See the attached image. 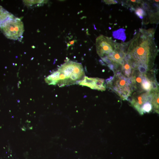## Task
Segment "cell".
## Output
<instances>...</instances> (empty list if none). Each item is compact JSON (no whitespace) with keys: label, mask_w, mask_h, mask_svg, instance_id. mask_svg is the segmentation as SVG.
Masks as SVG:
<instances>
[{"label":"cell","mask_w":159,"mask_h":159,"mask_svg":"<svg viewBox=\"0 0 159 159\" xmlns=\"http://www.w3.org/2000/svg\"><path fill=\"white\" fill-rule=\"evenodd\" d=\"M155 30L140 29L139 32L128 42L126 54L130 58L128 62L134 63L137 67H143L148 70L153 64L158 52L154 40Z\"/></svg>","instance_id":"1"},{"label":"cell","mask_w":159,"mask_h":159,"mask_svg":"<svg viewBox=\"0 0 159 159\" xmlns=\"http://www.w3.org/2000/svg\"><path fill=\"white\" fill-rule=\"evenodd\" d=\"M85 76L81 63L68 61L47 77L45 80L49 85L64 87L77 83Z\"/></svg>","instance_id":"2"},{"label":"cell","mask_w":159,"mask_h":159,"mask_svg":"<svg viewBox=\"0 0 159 159\" xmlns=\"http://www.w3.org/2000/svg\"><path fill=\"white\" fill-rule=\"evenodd\" d=\"M0 29L7 38L13 40L19 39L24 32L22 21L14 16L0 23Z\"/></svg>","instance_id":"3"},{"label":"cell","mask_w":159,"mask_h":159,"mask_svg":"<svg viewBox=\"0 0 159 159\" xmlns=\"http://www.w3.org/2000/svg\"><path fill=\"white\" fill-rule=\"evenodd\" d=\"M114 80L107 83L113 84L110 85L112 89L115 92L123 99H127L130 96L132 88L130 78L125 77L122 73L118 71L115 72Z\"/></svg>","instance_id":"4"},{"label":"cell","mask_w":159,"mask_h":159,"mask_svg":"<svg viewBox=\"0 0 159 159\" xmlns=\"http://www.w3.org/2000/svg\"><path fill=\"white\" fill-rule=\"evenodd\" d=\"M97 52L101 58L107 57L119 47V43L109 38L100 35L96 39Z\"/></svg>","instance_id":"5"},{"label":"cell","mask_w":159,"mask_h":159,"mask_svg":"<svg viewBox=\"0 0 159 159\" xmlns=\"http://www.w3.org/2000/svg\"><path fill=\"white\" fill-rule=\"evenodd\" d=\"M77 83L80 85L87 86L93 89L101 91H105L106 90L104 80L102 78L85 76Z\"/></svg>","instance_id":"6"},{"label":"cell","mask_w":159,"mask_h":159,"mask_svg":"<svg viewBox=\"0 0 159 159\" xmlns=\"http://www.w3.org/2000/svg\"><path fill=\"white\" fill-rule=\"evenodd\" d=\"M149 92H139L134 94L132 100V103L139 111L140 106L148 100Z\"/></svg>","instance_id":"7"},{"label":"cell","mask_w":159,"mask_h":159,"mask_svg":"<svg viewBox=\"0 0 159 159\" xmlns=\"http://www.w3.org/2000/svg\"><path fill=\"white\" fill-rule=\"evenodd\" d=\"M125 29H120L112 32V36L114 38L120 39L124 42L126 38Z\"/></svg>","instance_id":"8"},{"label":"cell","mask_w":159,"mask_h":159,"mask_svg":"<svg viewBox=\"0 0 159 159\" xmlns=\"http://www.w3.org/2000/svg\"><path fill=\"white\" fill-rule=\"evenodd\" d=\"M150 10L148 11L150 23L158 24L159 22V11Z\"/></svg>","instance_id":"9"},{"label":"cell","mask_w":159,"mask_h":159,"mask_svg":"<svg viewBox=\"0 0 159 159\" xmlns=\"http://www.w3.org/2000/svg\"><path fill=\"white\" fill-rule=\"evenodd\" d=\"M14 15L0 6V23Z\"/></svg>","instance_id":"10"},{"label":"cell","mask_w":159,"mask_h":159,"mask_svg":"<svg viewBox=\"0 0 159 159\" xmlns=\"http://www.w3.org/2000/svg\"><path fill=\"white\" fill-rule=\"evenodd\" d=\"M124 63L122 65V70L125 76L130 77L131 74H132V68L129 62L124 59Z\"/></svg>","instance_id":"11"},{"label":"cell","mask_w":159,"mask_h":159,"mask_svg":"<svg viewBox=\"0 0 159 159\" xmlns=\"http://www.w3.org/2000/svg\"><path fill=\"white\" fill-rule=\"evenodd\" d=\"M135 13L138 16L142 19H143L145 16H147L145 11L140 7L135 9Z\"/></svg>","instance_id":"12"},{"label":"cell","mask_w":159,"mask_h":159,"mask_svg":"<svg viewBox=\"0 0 159 159\" xmlns=\"http://www.w3.org/2000/svg\"><path fill=\"white\" fill-rule=\"evenodd\" d=\"M45 0H24L23 1L24 4L28 6H31L36 4H42L47 2Z\"/></svg>","instance_id":"13"},{"label":"cell","mask_w":159,"mask_h":159,"mask_svg":"<svg viewBox=\"0 0 159 159\" xmlns=\"http://www.w3.org/2000/svg\"><path fill=\"white\" fill-rule=\"evenodd\" d=\"M152 108L151 104L149 102H147L143 104L142 107V111L143 110L144 112H149Z\"/></svg>","instance_id":"14"},{"label":"cell","mask_w":159,"mask_h":159,"mask_svg":"<svg viewBox=\"0 0 159 159\" xmlns=\"http://www.w3.org/2000/svg\"><path fill=\"white\" fill-rule=\"evenodd\" d=\"M141 6L142 9L144 10L148 11L151 10V5L148 2L143 1L141 3Z\"/></svg>","instance_id":"15"},{"label":"cell","mask_w":159,"mask_h":159,"mask_svg":"<svg viewBox=\"0 0 159 159\" xmlns=\"http://www.w3.org/2000/svg\"><path fill=\"white\" fill-rule=\"evenodd\" d=\"M151 82L152 85V90L156 92L158 91V84H157L155 80H151Z\"/></svg>","instance_id":"16"},{"label":"cell","mask_w":159,"mask_h":159,"mask_svg":"<svg viewBox=\"0 0 159 159\" xmlns=\"http://www.w3.org/2000/svg\"><path fill=\"white\" fill-rule=\"evenodd\" d=\"M106 4H114L117 3L118 2L115 0H104Z\"/></svg>","instance_id":"17"},{"label":"cell","mask_w":159,"mask_h":159,"mask_svg":"<svg viewBox=\"0 0 159 159\" xmlns=\"http://www.w3.org/2000/svg\"><path fill=\"white\" fill-rule=\"evenodd\" d=\"M75 40H73V41H72L71 42H69L68 44H67V46H70V45H72V44H73L74 43V42H75Z\"/></svg>","instance_id":"18"}]
</instances>
